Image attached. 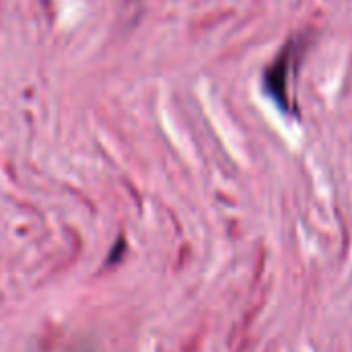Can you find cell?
I'll return each mask as SVG.
<instances>
[{
    "label": "cell",
    "instance_id": "1",
    "mask_svg": "<svg viewBox=\"0 0 352 352\" xmlns=\"http://www.w3.org/2000/svg\"><path fill=\"white\" fill-rule=\"evenodd\" d=\"M307 50L305 35L291 37L283 50L276 54V58L268 64L264 72V91L270 97V101L287 116L297 118L299 107L295 101V76L299 72V66L303 62Z\"/></svg>",
    "mask_w": 352,
    "mask_h": 352
}]
</instances>
